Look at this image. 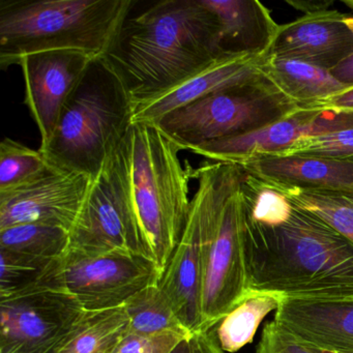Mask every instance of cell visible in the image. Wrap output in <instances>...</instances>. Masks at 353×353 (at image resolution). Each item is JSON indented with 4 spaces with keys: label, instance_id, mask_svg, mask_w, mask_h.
<instances>
[{
    "label": "cell",
    "instance_id": "26",
    "mask_svg": "<svg viewBox=\"0 0 353 353\" xmlns=\"http://www.w3.org/2000/svg\"><path fill=\"white\" fill-rule=\"evenodd\" d=\"M55 260L0 249V297L21 292L42 282Z\"/></svg>",
    "mask_w": 353,
    "mask_h": 353
},
{
    "label": "cell",
    "instance_id": "32",
    "mask_svg": "<svg viewBox=\"0 0 353 353\" xmlns=\"http://www.w3.org/2000/svg\"><path fill=\"white\" fill-rule=\"evenodd\" d=\"M286 3L297 11L303 12L305 15L328 11L332 6V0H286Z\"/></svg>",
    "mask_w": 353,
    "mask_h": 353
},
{
    "label": "cell",
    "instance_id": "5",
    "mask_svg": "<svg viewBox=\"0 0 353 353\" xmlns=\"http://www.w3.org/2000/svg\"><path fill=\"white\" fill-rule=\"evenodd\" d=\"M134 103L104 57L92 61L39 150L50 166L94 179L133 123Z\"/></svg>",
    "mask_w": 353,
    "mask_h": 353
},
{
    "label": "cell",
    "instance_id": "33",
    "mask_svg": "<svg viewBox=\"0 0 353 353\" xmlns=\"http://www.w3.org/2000/svg\"><path fill=\"white\" fill-rule=\"evenodd\" d=\"M318 107L323 108L338 109V110H349L353 109V88H346L338 94L330 97Z\"/></svg>",
    "mask_w": 353,
    "mask_h": 353
},
{
    "label": "cell",
    "instance_id": "30",
    "mask_svg": "<svg viewBox=\"0 0 353 353\" xmlns=\"http://www.w3.org/2000/svg\"><path fill=\"white\" fill-rule=\"evenodd\" d=\"M212 330L194 332L181 340L170 353H225Z\"/></svg>",
    "mask_w": 353,
    "mask_h": 353
},
{
    "label": "cell",
    "instance_id": "8",
    "mask_svg": "<svg viewBox=\"0 0 353 353\" xmlns=\"http://www.w3.org/2000/svg\"><path fill=\"white\" fill-rule=\"evenodd\" d=\"M243 220L245 208L239 183L206 229L202 251L200 330L214 328L248 293Z\"/></svg>",
    "mask_w": 353,
    "mask_h": 353
},
{
    "label": "cell",
    "instance_id": "14",
    "mask_svg": "<svg viewBox=\"0 0 353 353\" xmlns=\"http://www.w3.org/2000/svg\"><path fill=\"white\" fill-rule=\"evenodd\" d=\"M346 17L328 10L279 26L268 55L332 71L353 54V32Z\"/></svg>",
    "mask_w": 353,
    "mask_h": 353
},
{
    "label": "cell",
    "instance_id": "24",
    "mask_svg": "<svg viewBox=\"0 0 353 353\" xmlns=\"http://www.w3.org/2000/svg\"><path fill=\"white\" fill-rule=\"evenodd\" d=\"M70 231L44 224H20L0 230V249L57 259L69 249Z\"/></svg>",
    "mask_w": 353,
    "mask_h": 353
},
{
    "label": "cell",
    "instance_id": "10",
    "mask_svg": "<svg viewBox=\"0 0 353 353\" xmlns=\"http://www.w3.org/2000/svg\"><path fill=\"white\" fill-rule=\"evenodd\" d=\"M49 280L69 291L85 311L121 307L162 278L152 260L137 255H85L68 250L57 258Z\"/></svg>",
    "mask_w": 353,
    "mask_h": 353
},
{
    "label": "cell",
    "instance_id": "1",
    "mask_svg": "<svg viewBox=\"0 0 353 353\" xmlns=\"http://www.w3.org/2000/svg\"><path fill=\"white\" fill-rule=\"evenodd\" d=\"M248 292L286 299H353V245L292 205L268 224L243 220Z\"/></svg>",
    "mask_w": 353,
    "mask_h": 353
},
{
    "label": "cell",
    "instance_id": "12",
    "mask_svg": "<svg viewBox=\"0 0 353 353\" xmlns=\"http://www.w3.org/2000/svg\"><path fill=\"white\" fill-rule=\"evenodd\" d=\"M97 57L79 51L32 53L20 59L28 106L41 135V146L50 139L63 107ZM99 59V57H98Z\"/></svg>",
    "mask_w": 353,
    "mask_h": 353
},
{
    "label": "cell",
    "instance_id": "29",
    "mask_svg": "<svg viewBox=\"0 0 353 353\" xmlns=\"http://www.w3.org/2000/svg\"><path fill=\"white\" fill-rule=\"evenodd\" d=\"M185 338L175 334L144 336L127 332L113 353H170Z\"/></svg>",
    "mask_w": 353,
    "mask_h": 353
},
{
    "label": "cell",
    "instance_id": "20",
    "mask_svg": "<svg viewBox=\"0 0 353 353\" xmlns=\"http://www.w3.org/2000/svg\"><path fill=\"white\" fill-rule=\"evenodd\" d=\"M125 307L86 311L51 353H113L127 334Z\"/></svg>",
    "mask_w": 353,
    "mask_h": 353
},
{
    "label": "cell",
    "instance_id": "19",
    "mask_svg": "<svg viewBox=\"0 0 353 353\" xmlns=\"http://www.w3.org/2000/svg\"><path fill=\"white\" fill-rule=\"evenodd\" d=\"M264 75L299 107H318L346 90L330 71L294 59L266 57Z\"/></svg>",
    "mask_w": 353,
    "mask_h": 353
},
{
    "label": "cell",
    "instance_id": "28",
    "mask_svg": "<svg viewBox=\"0 0 353 353\" xmlns=\"http://www.w3.org/2000/svg\"><path fill=\"white\" fill-rule=\"evenodd\" d=\"M256 353H317L292 334L283 330L276 321L266 324Z\"/></svg>",
    "mask_w": 353,
    "mask_h": 353
},
{
    "label": "cell",
    "instance_id": "16",
    "mask_svg": "<svg viewBox=\"0 0 353 353\" xmlns=\"http://www.w3.org/2000/svg\"><path fill=\"white\" fill-rule=\"evenodd\" d=\"M274 320L303 344L353 352V299H285Z\"/></svg>",
    "mask_w": 353,
    "mask_h": 353
},
{
    "label": "cell",
    "instance_id": "21",
    "mask_svg": "<svg viewBox=\"0 0 353 353\" xmlns=\"http://www.w3.org/2000/svg\"><path fill=\"white\" fill-rule=\"evenodd\" d=\"M123 307L129 319L128 334L144 336L166 334L189 336L193 334L183 323L158 283L134 294Z\"/></svg>",
    "mask_w": 353,
    "mask_h": 353
},
{
    "label": "cell",
    "instance_id": "9",
    "mask_svg": "<svg viewBox=\"0 0 353 353\" xmlns=\"http://www.w3.org/2000/svg\"><path fill=\"white\" fill-rule=\"evenodd\" d=\"M85 312L47 274L34 286L0 297V353H51Z\"/></svg>",
    "mask_w": 353,
    "mask_h": 353
},
{
    "label": "cell",
    "instance_id": "22",
    "mask_svg": "<svg viewBox=\"0 0 353 353\" xmlns=\"http://www.w3.org/2000/svg\"><path fill=\"white\" fill-rule=\"evenodd\" d=\"M286 297L272 292H248L216 324V340L225 352L234 353L253 341L260 324Z\"/></svg>",
    "mask_w": 353,
    "mask_h": 353
},
{
    "label": "cell",
    "instance_id": "4",
    "mask_svg": "<svg viewBox=\"0 0 353 353\" xmlns=\"http://www.w3.org/2000/svg\"><path fill=\"white\" fill-rule=\"evenodd\" d=\"M134 0H1L0 67L26 55L72 50L102 57L110 50Z\"/></svg>",
    "mask_w": 353,
    "mask_h": 353
},
{
    "label": "cell",
    "instance_id": "27",
    "mask_svg": "<svg viewBox=\"0 0 353 353\" xmlns=\"http://www.w3.org/2000/svg\"><path fill=\"white\" fill-rule=\"evenodd\" d=\"M281 156L353 162V129L301 138Z\"/></svg>",
    "mask_w": 353,
    "mask_h": 353
},
{
    "label": "cell",
    "instance_id": "31",
    "mask_svg": "<svg viewBox=\"0 0 353 353\" xmlns=\"http://www.w3.org/2000/svg\"><path fill=\"white\" fill-rule=\"evenodd\" d=\"M346 22L353 32V17L347 16ZM330 73L347 88H353V54Z\"/></svg>",
    "mask_w": 353,
    "mask_h": 353
},
{
    "label": "cell",
    "instance_id": "7",
    "mask_svg": "<svg viewBox=\"0 0 353 353\" xmlns=\"http://www.w3.org/2000/svg\"><path fill=\"white\" fill-rule=\"evenodd\" d=\"M194 194L183 236L160 282L177 315L191 332L201 325L202 251L206 229L216 210L226 201L241 179V167L206 163L195 170Z\"/></svg>",
    "mask_w": 353,
    "mask_h": 353
},
{
    "label": "cell",
    "instance_id": "11",
    "mask_svg": "<svg viewBox=\"0 0 353 353\" xmlns=\"http://www.w3.org/2000/svg\"><path fill=\"white\" fill-rule=\"evenodd\" d=\"M115 150L98 176L92 179L77 220L70 231L68 250L85 255L123 254L146 257L123 193Z\"/></svg>",
    "mask_w": 353,
    "mask_h": 353
},
{
    "label": "cell",
    "instance_id": "15",
    "mask_svg": "<svg viewBox=\"0 0 353 353\" xmlns=\"http://www.w3.org/2000/svg\"><path fill=\"white\" fill-rule=\"evenodd\" d=\"M266 57L225 55L216 59L179 85L134 104L133 123H157L169 113L204 97L264 75L262 67Z\"/></svg>",
    "mask_w": 353,
    "mask_h": 353
},
{
    "label": "cell",
    "instance_id": "34",
    "mask_svg": "<svg viewBox=\"0 0 353 353\" xmlns=\"http://www.w3.org/2000/svg\"><path fill=\"white\" fill-rule=\"evenodd\" d=\"M343 3L353 11V0H343Z\"/></svg>",
    "mask_w": 353,
    "mask_h": 353
},
{
    "label": "cell",
    "instance_id": "13",
    "mask_svg": "<svg viewBox=\"0 0 353 353\" xmlns=\"http://www.w3.org/2000/svg\"><path fill=\"white\" fill-rule=\"evenodd\" d=\"M92 179L51 170L38 181L0 194V230L20 224H44L71 231Z\"/></svg>",
    "mask_w": 353,
    "mask_h": 353
},
{
    "label": "cell",
    "instance_id": "36",
    "mask_svg": "<svg viewBox=\"0 0 353 353\" xmlns=\"http://www.w3.org/2000/svg\"><path fill=\"white\" fill-rule=\"evenodd\" d=\"M349 353H353V352H349Z\"/></svg>",
    "mask_w": 353,
    "mask_h": 353
},
{
    "label": "cell",
    "instance_id": "25",
    "mask_svg": "<svg viewBox=\"0 0 353 353\" xmlns=\"http://www.w3.org/2000/svg\"><path fill=\"white\" fill-rule=\"evenodd\" d=\"M53 170L40 150L5 138L0 144V194L10 193L38 181Z\"/></svg>",
    "mask_w": 353,
    "mask_h": 353
},
{
    "label": "cell",
    "instance_id": "3",
    "mask_svg": "<svg viewBox=\"0 0 353 353\" xmlns=\"http://www.w3.org/2000/svg\"><path fill=\"white\" fill-rule=\"evenodd\" d=\"M181 148L154 123H132L115 150L123 193L146 257L164 274L189 218L190 177Z\"/></svg>",
    "mask_w": 353,
    "mask_h": 353
},
{
    "label": "cell",
    "instance_id": "17",
    "mask_svg": "<svg viewBox=\"0 0 353 353\" xmlns=\"http://www.w3.org/2000/svg\"><path fill=\"white\" fill-rule=\"evenodd\" d=\"M214 14L218 43L224 55L268 54L279 26L257 0H200Z\"/></svg>",
    "mask_w": 353,
    "mask_h": 353
},
{
    "label": "cell",
    "instance_id": "18",
    "mask_svg": "<svg viewBox=\"0 0 353 353\" xmlns=\"http://www.w3.org/2000/svg\"><path fill=\"white\" fill-rule=\"evenodd\" d=\"M239 167L264 181L285 187L353 191V162L350 161L268 156Z\"/></svg>",
    "mask_w": 353,
    "mask_h": 353
},
{
    "label": "cell",
    "instance_id": "35",
    "mask_svg": "<svg viewBox=\"0 0 353 353\" xmlns=\"http://www.w3.org/2000/svg\"><path fill=\"white\" fill-rule=\"evenodd\" d=\"M307 346H309V345H307ZM312 348H313L314 350H315L316 352H317V353H336V352H330V351L322 350V349L315 348V347H312Z\"/></svg>",
    "mask_w": 353,
    "mask_h": 353
},
{
    "label": "cell",
    "instance_id": "23",
    "mask_svg": "<svg viewBox=\"0 0 353 353\" xmlns=\"http://www.w3.org/2000/svg\"><path fill=\"white\" fill-rule=\"evenodd\" d=\"M270 183L295 208L317 216L353 245V191L297 189Z\"/></svg>",
    "mask_w": 353,
    "mask_h": 353
},
{
    "label": "cell",
    "instance_id": "6",
    "mask_svg": "<svg viewBox=\"0 0 353 353\" xmlns=\"http://www.w3.org/2000/svg\"><path fill=\"white\" fill-rule=\"evenodd\" d=\"M299 108L262 75L181 107L154 125L188 150L263 129Z\"/></svg>",
    "mask_w": 353,
    "mask_h": 353
},
{
    "label": "cell",
    "instance_id": "2",
    "mask_svg": "<svg viewBox=\"0 0 353 353\" xmlns=\"http://www.w3.org/2000/svg\"><path fill=\"white\" fill-rule=\"evenodd\" d=\"M222 57L216 18L200 0H163L128 17L103 57L136 104L179 85Z\"/></svg>",
    "mask_w": 353,
    "mask_h": 353
}]
</instances>
